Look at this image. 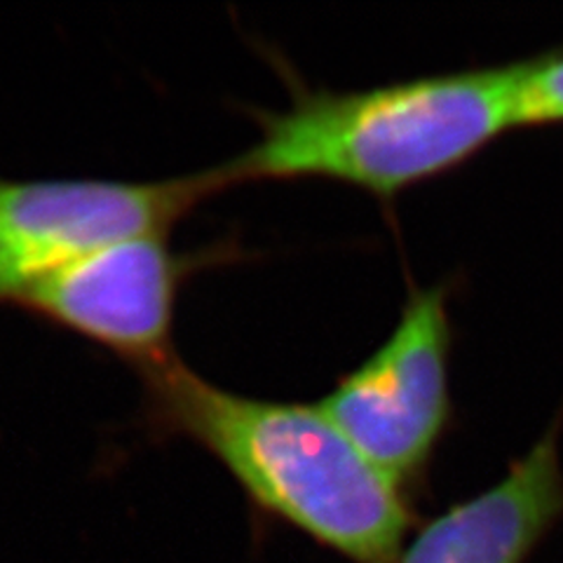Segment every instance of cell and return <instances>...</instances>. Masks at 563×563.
Masks as SVG:
<instances>
[{"label": "cell", "mask_w": 563, "mask_h": 563, "mask_svg": "<svg viewBox=\"0 0 563 563\" xmlns=\"http://www.w3.org/2000/svg\"><path fill=\"white\" fill-rule=\"evenodd\" d=\"M151 432L198 444L261 519L289 526L350 563H397L416 512L317 404L244 397L179 357L141 374Z\"/></svg>", "instance_id": "6da1fadb"}, {"label": "cell", "mask_w": 563, "mask_h": 563, "mask_svg": "<svg viewBox=\"0 0 563 563\" xmlns=\"http://www.w3.org/2000/svg\"><path fill=\"white\" fill-rule=\"evenodd\" d=\"M515 64L422 76L368 90L298 92L263 113L256 144L225 167L235 186L331 179L390 200L512 130Z\"/></svg>", "instance_id": "7a4b0ae2"}, {"label": "cell", "mask_w": 563, "mask_h": 563, "mask_svg": "<svg viewBox=\"0 0 563 563\" xmlns=\"http://www.w3.org/2000/svg\"><path fill=\"white\" fill-rule=\"evenodd\" d=\"M231 186L225 163L157 181L0 176V306L87 254L167 235Z\"/></svg>", "instance_id": "3957f363"}, {"label": "cell", "mask_w": 563, "mask_h": 563, "mask_svg": "<svg viewBox=\"0 0 563 563\" xmlns=\"http://www.w3.org/2000/svg\"><path fill=\"white\" fill-rule=\"evenodd\" d=\"M451 343L446 287L413 289L387 341L317 401L404 493L426 482L449 428Z\"/></svg>", "instance_id": "277c9868"}, {"label": "cell", "mask_w": 563, "mask_h": 563, "mask_svg": "<svg viewBox=\"0 0 563 563\" xmlns=\"http://www.w3.org/2000/svg\"><path fill=\"white\" fill-rule=\"evenodd\" d=\"M207 261L209 252H176L165 235L128 240L45 275L14 308L111 352L141 376L176 360V306Z\"/></svg>", "instance_id": "5b68a950"}, {"label": "cell", "mask_w": 563, "mask_h": 563, "mask_svg": "<svg viewBox=\"0 0 563 563\" xmlns=\"http://www.w3.org/2000/svg\"><path fill=\"white\" fill-rule=\"evenodd\" d=\"M563 519L559 426L472 498L416 528L397 563H528Z\"/></svg>", "instance_id": "8992f818"}, {"label": "cell", "mask_w": 563, "mask_h": 563, "mask_svg": "<svg viewBox=\"0 0 563 563\" xmlns=\"http://www.w3.org/2000/svg\"><path fill=\"white\" fill-rule=\"evenodd\" d=\"M563 122V47L521 59L515 68L512 125L538 128Z\"/></svg>", "instance_id": "52a82bcc"}]
</instances>
